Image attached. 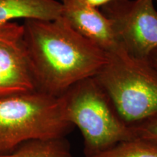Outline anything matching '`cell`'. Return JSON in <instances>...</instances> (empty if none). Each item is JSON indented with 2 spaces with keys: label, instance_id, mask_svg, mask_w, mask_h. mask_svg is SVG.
Segmentation results:
<instances>
[{
  "label": "cell",
  "instance_id": "obj_1",
  "mask_svg": "<svg viewBox=\"0 0 157 157\" xmlns=\"http://www.w3.org/2000/svg\"><path fill=\"white\" fill-rule=\"evenodd\" d=\"M36 90L60 97L72 86L94 77L108 53L78 34L63 17L29 19L23 24Z\"/></svg>",
  "mask_w": 157,
  "mask_h": 157
},
{
  "label": "cell",
  "instance_id": "obj_2",
  "mask_svg": "<svg viewBox=\"0 0 157 157\" xmlns=\"http://www.w3.org/2000/svg\"><path fill=\"white\" fill-rule=\"evenodd\" d=\"M94 77L127 125L157 119V70L148 60L134 58L121 48L108 54Z\"/></svg>",
  "mask_w": 157,
  "mask_h": 157
},
{
  "label": "cell",
  "instance_id": "obj_3",
  "mask_svg": "<svg viewBox=\"0 0 157 157\" xmlns=\"http://www.w3.org/2000/svg\"><path fill=\"white\" fill-rule=\"evenodd\" d=\"M60 98L66 119L82 133L85 156L136 137L95 77L78 82Z\"/></svg>",
  "mask_w": 157,
  "mask_h": 157
},
{
  "label": "cell",
  "instance_id": "obj_4",
  "mask_svg": "<svg viewBox=\"0 0 157 157\" xmlns=\"http://www.w3.org/2000/svg\"><path fill=\"white\" fill-rule=\"evenodd\" d=\"M73 127L60 97L36 90L0 96V154L25 141L65 137Z\"/></svg>",
  "mask_w": 157,
  "mask_h": 157
},
{
  "label": "cell",
  "instance_id": "obj_5",
  "mask_svg": "<svg viewBox=\"0 0 157 157\" xmlns=\"http://www.w3.org/2000/svg\"><path fill=\"white\" fill-rule=\"evenodd\" d=\"M111 21L121 48L134 58L148 60L157 50L154 0H124L101 8Z\"/></svg>",
  "mask_w": 157,
  "mask_h": 157
},
{
  "label": "cell",
  "instance_id": "obj_6",
  "mask_svg": "<svg viewBox=\"0 0 157 157\" xmlns=\"http://www.w3.org/2000/svg\"><path fill=\"white\" fill-rule=\"evenodd\" d=\"M36 90L23 24H0V96Z\"/></svg>",
  "mask_w": 157,
  "mask_h": 157
},
{
  "label": "cell",
  "instance_id": "obj_7",
  "mask_svg": "<svg viewBox=\"0 0 157 157\" xmlns=\"http://www.w3.org/2000/svg\"><path fill=\"white\" fill-rule=\"evenodd\" d=\"M61 15L78 34L108 54L121 49L111 21L82 0H60Z\"/></svg>",
  "mask_w": 157,
  "mask_h": 157
},
{
  "label": "cell",
  "instance_id": "obj_8",
  "mask_svg": "<svg viewBox=\"0 0 157 157\" xmlns=\"http://www.w3.org/2000/svg\"><path fill=\"white\" fill-rule=\"evenodd\" d=\"M61 10L58 0H0V24L17 19L55 20Z\"/></svg>",
  "mask_w": 157,
  "mask_h": 157
},
{
  "label": "cell",
  "instance_id": "obj_9",
  "mask_svg": "<svg viewBox=\"0 0 157 157\" xmlns=\"http://www.w3.org/2000/svg\"><path fill=\"white\" fill-rule=\"evenodd\" d=\"M0 157H73L70 144L65 137L31 140L18 145Z\"/></svg>",
  "mask_w": 157,
  "mask_h": 157
},
{
  "label": "cell",
  "instance_id": "obj_10",
  "mask_svg": "<svg viewBox=\"0 0 157 157\" xmlns=\"http://www.w3.org/2000/svg\"><path fill=\"white\" fill-rule=\"evenodd\" d=\"M84 157H157V145L135 137L117 143L97 154Z\"/></svg>",
  "mask_w": 157,
  "mask_h": 157
},
{
  "label": "cell",
  "instance_id": "obj_11",
  "mask_svg": "<svg viewBox=\"0 0 157 157\" xmlns=\"http://www.w3.org/2000/svg\"><path fill=\"white\" fill-rule=\"evenodd\" d=\"M132 128L135 137L157 145V119L132 127Z\"/></svg>",
  "mask_w": 157,
  "mask_h": 157
},
{
  "label": "cell",
  "instance_id": "obj_12",
  "mask_svg": "<svg viewBox=\"0 0 157 157\" xmlns=\"http://www.w3.org/2000/svg\"><path fill=\"white\" fill-rule=\"evenodd\" d=\"M82 1L88 5L101 9L109 4L116 2L124 1V0H82Z\"/></svg>",
  "mask_w": 157,
  "mask_h": 157
},
{
  "label": "cell",
  "instance_id": "obj_13",
  "mask_svg": "<svg viewBox=\"0 0 157 157\" xmlns=\"http://www.w3.org/2000/svg\"><path fill=\"white\" fill-rule=\"evenodd\" d=\"M148 60L151 63V64L157 70V50H154L152 52V54L149 57Z\"/></svg>",
  "mask_w": 157,
  "mask_h": 157
},
{
  "label": "cell",
  "instance_id": "obj_14",
  "mask_svg": "<svg viewBox=\"0 0 157 157\" xmlns=\"http://www.w3.org/2000/svg\"><path fill=\"white\" fill-rule=\"evenodd\" d=\"M154 2H156L157 3V0H154Z\"/></svg>",
  "mask_w": 157,
  "mask_h": 157
}]
</instances>
